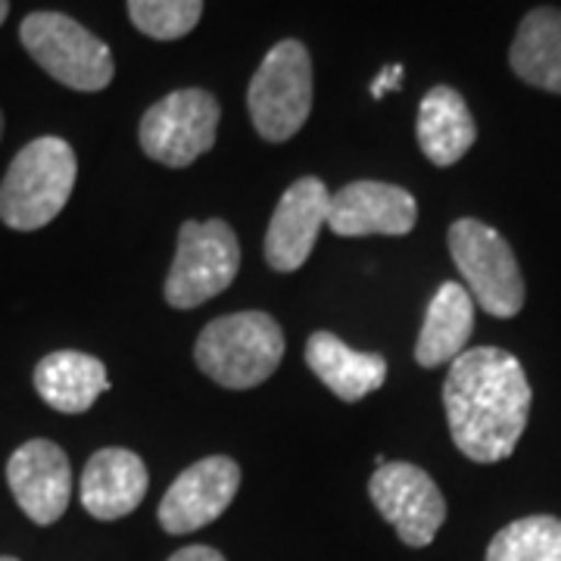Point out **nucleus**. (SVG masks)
<instances>
[{"label": "nucleus", "mask_w": 561, "mask_h": 561, "mask_svg": "<svg viewBox=\"0 0 561 561\" xmlns=\"http://www.w3.org/2000/svg\"><path fill=\"white\" fill-rule=\"evenodd\" d=\"M534 390L524 365L500 346L465 350L449 362L443 405L461 456L481 465L508 459L530 419Z\"/></svg>", "instance_id": "1"}, {"label": "nucleus", "mask_w": 561, "mask_h": 561, "mask_svg": "<svg viewBox=\"0 0 561 561\" xmlns=\"http://www.w3.org/2000/svg\"><path fill=\"white\" fill-rule=\"evenodd\" d=\"M79 179L69 140L44 135L25 144L0 181V221L13 231H38L60 216Z\"/></svg>", "instance_id": "2"}, {"label": "nucleus", "mask_w": 561, "mask_h": 561, "mask_svg": "<svg viewBox=\"0 0 561 561\" xmlns=\"http://www.w3.org/2000/svg\"><path fill=\"white\" fill-rule=\"evenodd\" d=\"M194 359L206 378L228 390L265 383L284 359V334L268 312H231L209 321L194 343Z\"/></svg>", "instance_id": "3"}, {"label": "nucleus", "mask_w": 561, "mask_h": 561, "mask_svg": "<svg viewBox=\"0 0 561 561\" xmlns=\"http://www.w3.org/2000/svg\"><path fill=\"white\" fill-rule=\"evenodd\" d=\"M20 41L50 79L72 91L94 94L113 81V50L66 13H28L20 25Z\"/></svg>", "instance_id": "4"}, {"label": "nucleus", "mask_w": 561, "mask_h": 561, "mask_svg": "<svg viewBox=\"0 0 561 561\" xmlns=\"http://www.w3.org/2000/svg\"><path fill=\"white\" fill-rule=\"evenodd\" d=\"M312 60L300 41H278L247 91V106L260 138L284 144L300 131L312 113Z\"/></svg>", "instance_id": "5"}, {"label": "nucleus", "mask_w": 561, "mask_h": 561, "mask_svg": "<svg viewBox=\"0 0 561 561\" xmlns=\"http://www.w3.org/2000/svg\"><path fill=\"white\" fill-rule=\"evenodd\" d=\"M446 241L474 306L493 319H515L524 309V278L508 241L478 219L453 221Z\"/></svg>", "instance_id": "6"}, {"label": "nucleus", "mask_w": 561, "mask_h": 561, "mask_svg": "<svg viewBox=\"0 0 561 561\" xmlns=\"http://www.w3.org/2000/svg\"><path fill=\"white\" fill-rule=\"evenodd\" d=\"M241 268V243L228 221H184L179 250L165 278V302L175 309H197L225 294Z\"/></svg>", "instance_id": "7"}, {"label": "nucleus", "mask_w": 561, "mask_h": 561, "mask_svg": "<svg viewBox=\"0 0 561 561\" xmlns=\"http://www.w3.org/2000/svg\"><path fill=\"white\" fill-rule=\"evenodd\" d=\"M219 101L203 88H181L153 103L140 119L144 153L169 169H187L213 150L219 135Z\"/></svg>", "instance_id": "8"}, {"label": "nucleus", "mask_w": 561, "mask_h": 561, "mask_svg": "<svg viewBox=\"0 0 561 561\" xmlns=\"http://www.w3.org/2000/svg\"><path fill=\"white\" fill-rule=\"evenodd\" d=\"M368 496L383 522L412 549L434 542L446 522V500L434 478L412 461H383L368 481Z\"/></svg>", "instance_id": "9"}, {"label": "nucleus", "mask_w": 561, "mask_h": 561, "mask_svg": "<svg viewBox=\"0 0 561 561\" xmlns=\"http://www.w3.org/2000/svg\"><path fill=\"white\" fill-rule=\"evenodd\" d=\"M238 490H241V465L228 456H209L181 471L175 483L165 490L157 518L162 530L172 537L194 534L221 518L225 508L238 496Z\"/></svg>", "instance_id": "10"}, {"label": "nucleus", "mask_w": 561, "mask_h": 561, "mask_svg": "<svg viewBox=\"0 0 561 561\" xmlns=\"http://www.w3.org/2000/svg\"><path fill=\"white\" fill-rule=\"evenodd\" d=\"M331 191L316 175L294 181L272 213L268 231H265V262L280 275L297 272L312 256L321 228H328L331 213Z\"/></svg>", "instance_id": "11"}, {"label": "nucleus", "mask_w": 561, "mask_h": 561, "mask_svg": "<svg viewBox=\"0 0 561 561\" xmlns=\"http://www.w3.org/2000/svg\"><path fill=\"white\" fill-rule=\"evenodd\" d=\"M7 483L22 512L38 527H50L66 515L72 500L69 456L54 440L22 443L7 461Z\"/></svg>", "instance_id": "12"}, {"label": "nucleus", "mask_w": 561, "mask_h": 561, "mask_svg": "<svg viewBox=\"0 0 561 561\" xmlns=\"http://www.w3.org/2000/svg\"><path fill=\"white\" fill-rule=\"evenodd\" d=\"M419 221V201L390 181H353L331 197L328 228L337 238H402Z\"/></svg>", "instance_id": "13"}, {"label": "nucleus", "mask_w": 561, "mask_h": 561, "mask_svg": "<svg viewBox=\"0 0 561 561\" xmlns=\"http://www.w3.org/2000/svg\"><path fill=\"white\" fill-rule=\"evenodd\" d=\"M150 486L147 465L138 453L106 446L98 449L81 474V505L98 522H119L138 508Z\"/></svg>", "instance_id": "14"}, {"label": "nucleus", "mask_w": 561, "mask_h": 561, "mask_svg": "<svg viewBox=\"0 0 561 561\" xmlns=\"http://www.w3.org/2000/svg\"><path fill=\"white\" fill-rule=\"evenodd\" d=\"M306 365L343 402L365 400L387 381V359L381 353L353 350L331 331H316L306 341Z\"/></svg>", "instance_id": "15"}, {"label": "nucleus", "mask_w": 561, "mask_h": 561, "mask_svg": "<svg viewBox=\"0 0 561 561\" xmlns=\"http://www.w3.org/2000/svg\"><path fill=\"white\" fill-rule=\"evenodd\" d=\"M35 390L50 409L62 415H81L110 390L106 365L91 353L57 350L35 365Z\"/></svg>", "instance_id": "16"}, {"label": "nucleus", "mask_w": 561, "mask_h": 561, "mask_svg": "<svg viewBox=\"0 0 561 561\" xmlns=\"http://www.w3.org/2000/svg\"><path fill=\"white\" fill-rule=\"evenodd\" d=\"M419 147L434 165H456L474 147L478 125L468 110V103L456 88L437 84L424 94L419 106Z\"/></svg>", "instance_id": "17"}, {"label": "nucleus", "mask_w": 561, "mask_h": 561, "mask_svg": "<svg viewBox=\"0 0 561 561\" xmlns=\"http://www.w3.org/2000/svg\"><path fill=\"white\" fill-rule=\"evenodd\" d=\"M474 331V300L459 280H446L434 300L427 302L421 324L415 359L421 368H437L459 359Z\"/></svg>", "instance_id": "18"}, {"label": "nucleus", "mask_w": 561, "mask_h": 561, "mask_svg": "<svg viewBox=\"0 0 561 561\" xmlns=\"http://www.w3.org/2000/svg\"><path fill=\"white\" fill-rule=\"evenodd\" d=\"M508 62L522 81L549 94H561V10H530L512 41Z\"/></svg>", "instance_id": "19"}, {"label": "nucleus", "mask_w": 561, "mask_h": 561, "mask_svg": "<svg viewBox=\"0 0 561 561\" xmlns=\"http://www.w3.org/2000/svg\"><path fill=\"white\" fill-rule=\"evenodd\" d=\"M486 561H561V522L552 515L512 522L486 546Z\"/></svg>", "instance_id": "20"}, {"label": "nucleus", "mask_w": 561, "mask_h": 561, "mask_svg": "<svg viewBox=\"0 0 561 561\" xmlns=\"http://www.w3.org/2000/svg\"><path fill=\"white\" fill-rule=\"evenodd\" d=\"M128 16L147 38L179 41L197 28L203 0H128Z\"/></svg>", "instance_id": "21"}, {"label": "nucleus", "mask_w": 561, "mask_h": 561, "mask_svg": "<svg viewBox=\"0 0 561 561\" xmlns=\"http://www.w3.org/2000/svg\"><path fill=\"white\" fill-rule=\"evenodd\" d=\"M402 84V66L397 62V66H390V69H381V76L375 79V84H371V98H383L387 91H397Z\"/></svg>", "instance_id": "22"}, {"label": "nucleus", "mask_w": 561, "mask_h": 561, "mask_svg": "<svg viewBox=\"0 0 561 561\" xmlns=\"http://www.w3.org/2000/svg\"><path fill=\"white\" fill-rule=\"evenodd\" d=\"M169 561H228L221 556L219 549L213 546H187V549H179Z\"/></svg>", "instance_id": "23"}, {"label": "nucleus", "mask_w": 561, "mask_h": 561, "mask_svg": "<svg viewBox=\"0 0 561 561\" xmlns=\"http://www.w3.org/2000/svg\"><path fill=\"white\" fill-rule=\"evenodd\" d=\"M7 13H10V0H0V25L7 20Z\"/></svg>", "instance_id": "24"}, {"label": "nucleus", "mask_w": 561, "mask_h": 561, "mask_svg": "<svg viewBox=\"0 0 561 561\" xmlns=\"http://www.w3.org/2000/svg\"><path fill=\"white\" fill-rule=\"evenodd\" d=\"M0 138H3V113H0Z\"/></svg>", "instance_id": "25"}, {"label": "nucleus", "mask_w": 561, "mask_h": 561, "mask_svg": "<svg viewBox=\"0 0 561 561\" xmlns=\"http://www.w3.org/2000/svg\"><path fill=\"white\" fill-rule=\"evenodd\" d=\"M0 561H20V559H10V556H0Z\"/></svg>", "instance_id": "26"}]
</instances>
